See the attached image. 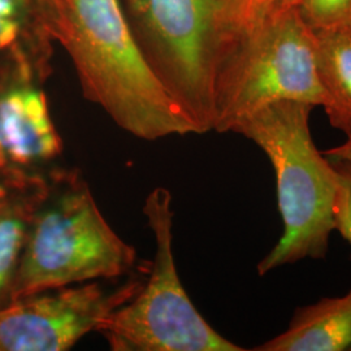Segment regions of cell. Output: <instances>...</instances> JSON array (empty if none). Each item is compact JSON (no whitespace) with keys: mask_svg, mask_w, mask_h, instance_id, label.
Instances as JSON below:
<instances>
[{"mask_svg":"<svg viewBox=\"0 0 351 351\" xmlns=\"http://www.w3.org/2000/svg\"><path fill=\"white\" fill-rule=\"evenodd\" d=\"M42 11L85 97L121 129L146 141L198 133L151 69L119 0H42Z\"/></svg>","mask_w":351,"mask_h":351,"instance_id":"cell-1","label":"cell"},{"mask_svg":"<svg viewBox=\"0 0 351 351\" xmlns=\"http://www.w3.org/2000/svg\"><path fill=\"white\" fill-rule=\"evenodd\" d=\"M151 69L198 134L213 130L219 73L263 0H119Z\"/></svg>","mask_w":351,"mask_h":351,"instance_id":"cell-2","label":"cell"},{"mask_svg":"<svg viewBox=\"0 0 351 351\" xmlns=\"http://www.w3.org/2000/svg\"><path fill=\"white\" fill-rule=\"evenodd\" d=\"M314 106L278 101L251 113L232 132L265 152L276 175L284 233L258 264L261 276L306 258L326 256L335 226L337 177L329 158L315 146L310 114Z\"/></svg>","mask_w":351,"mask_h":351,"instance_id":"cell-3","label":"cell"},{"mask_svg":"<svg viewBox=\"0 0 351 351\" xmlns=\"http://www.w3.org/2000/svg\"><path fill=\"white\" fill-rule=\"evenodd\" d=\"M133 246L120 239L77 169L56 168L32 219L11 301L51 289L130 274Z\"/></svg>","mask_w":351,"mask_h":351,"instance_id":"cell-4","label":"cell"},{"mask_svg":"<svg viewBox=\"0 0 351 351\" xmlns=\"http://www.w3.org/2000/svg\"><path fill=\"white\" fill-rule=\"evenodd\" d=\"M278 101L326 108L316 69L314 32L297 8L262 14L223 65L215 88L213 130L232 132L251 113Z\"/></svg>","mask_w":351,"mask_h":351,"instance_id":"cell-5","label":"cell"},{"mask_svg":"<svg viewBox=\"0 0 351 351\" xmlns=\"http://www.w3.org/2000/svg\"><path fill=\"white\" fill-rule=\"evenodd\" d=\"M154 239L150 276L98 328L114 351H243L210 326L190 301L176 268L172 195L155 188L143 204Z\"/></svg>","mask_w":351,"mask_h":351,"instance_id":"cell-6","label":"cell"},{"mask_svg":"<svg viewBox=\"0 0 351 351\" xmlns=\"http://www.w3.org/2000/svg\"><path fill=\"white\" fill-rule=\"evenodd\" d=\"M143 281L132 276L111 287L90 281L8 302L0 307V351L69 350L132 300Z\"/></svg>","mask_w":351,"mask_h":351,"instance_id":"cell-7","label":"cell"},{"mask_svg":"<svg viewBox=\"0 0 351 351\" xmlns=\"http://www.w3.org/2000/svg\"><path fill=\"white\" fill-rule=\"evenodd\" d=\"M45 78L32 69L0 77V163L33 167L60 156L63 142L40 88Z\"/></svg>","mask_w":351,"mask_h":351,"instance_id":"cell-8","label":"cell"},{"mask_svg":"<svg viewBox=\"0 0 351 351\" xmlns=\"http://www.w3.org/2000/svg\"><path fill=\"white\" fill-rule=\"evenodd\" d=\"M252 350H351V290L298 308L285 332Z\"/></svg>","mask_w":351,"mask_h":351,"instance_id":"cell-9","label":"cell"},{"mask_svg":"<svg viewBox=\"0 0 351 351\" xmlns=\"http://www.w3.org/2000/svg\"><path fill=\"white\" fill-rule=\"evenodd\" d=\"M46 176H20L0 188V307L11 302L13 282Z\"/></svg>","mask_w":351,"mask_h":351,"instance_id":"cell-10","label":"cell"},{"mask_svg":"<svg viewBox=\"0 0 351 351\" xmlns=\"http://www.w3.org/2000/svg\"><path fill=\"white\" fill-rule=\"evenodd\" d=\"M52 42L42 0H0V62L8 69H50Z\"/></svg>","mask_w":351,"mask_h":351,"instance_id":"cell-11","label":"cell"},{"mask_svg":"<svg viewBox=\"0 0 351 351\" xmlns=\"http://www.w3.org/2000/svg\"><path fill=\"white\" fill-rule=\"evenodd\" d=\"M316 69L326 94L330 124L351 128V24L314 32Z\"/></svg>","mask_w":351,"mask_h":351,"instance_id":"cell-12","label":"cell"},{"mask_svg":"<svg viewBox=\"0 0 351 351\" xmlns=\"http://www.w3.org/2000/svg\"><path fill=\"white\" fill-rule=\"evenodd\" d=\"M297 10L313 32L351 24V0H298Z\"/></svg>","mask_w":351,"mask_h":351,"instance_id":"cell-13","label":"cell"},{"mask_svg":"<svg viewBox=\"0 0 351 351\" xmlns=\"http://www.w3.org/2000/svg\"><path fill=\"white\" fill-rule=\"evenodd\" d=\"M329 160L337 177L335 226L351 245V162L341 158H329Z\"/></svg>","mask_w":351,"mask_h":351,"instance_id":"cell-14","label":"cell"},{"mask_svg":"<svg viewBox=\"0 0 351 351\" xmlns=\"http://www.w3.org/2000/svg\"><path fill=\"white\" fill-rule=\"evenodd\" d=\"M298 0H263L262 14H277L297 8Z\"/></svg>","mask_w":351,"mask_h":351,"instance_id":"cell-15","label":"cell"},{"mask_svg":"<svg viewBox=\"0 0 351 351\" xmlns=\"http://www.w3.org/2000/svg\"><path fill=\"white\" fill-rule=\"evenodd\" d=\"M345 134H346V141L339 146L324 151V155L329 158H341L351 162V128L345 132Z\"/></svg>","mask_w":351,"mask_h":351,"instance_id":"cell-16","label":"cell"}]
</instances>
